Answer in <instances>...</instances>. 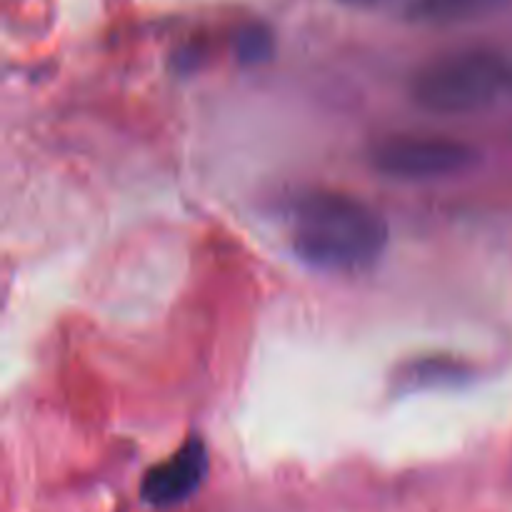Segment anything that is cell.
I'll use <instances>...</instances> for the list:
<instances>
[{"mask_svg":"<svg viewBox=\"0 0 512 512\" xmlns=\"http://www.w3.org/2000/svg\"><path fill=\"white\" fill-rule=\"evenodd\" d=\"M353 3H370V0H353Z\"/></svg>","mask_w":512,"mask_h":512,"instance_id":"obj_7","label":"cell"},{"mask_svg":"<svg viewBox=\"0 0 512 512\" xmlns=\"http://www.w3.org/2000/svg\"><path fill=\"white\" fill-rule=\"evenodd\" d=\"M505 0H413L410 18L420 23H458L493 13Z\"/></svg>","mask_w":512,"mask_h":512,"instance_id":"obj_5","label":"cell"},{"mask_svg":"<svg viewBox=\"0 0 512 512\" xmlns=\"http://www.w3.org/2000/svg\"><path fill=\"white\" fill-rule=\"evenodd\" d=\"M478 160L468 143L435 135H395L370 150L375 170L403 180H428L460 173Z\"/></svg>","mask_w":512,"mask_h":512,"instance_id":"obj_3","label":"cell"},{"mask_svg":"<svg viewBox=\"0 0 512 512\" xmlns=\"http://www.w3.org/2000/svg\"><path fill=\"white\" fill-rule=\"evenodd\" d=\"M512 90V63L498 53L470 50L428 65L415 78L413 98L430 113L465 115Z\"/></svg>","mask_w":512,"mask_h":512,"instance_id":"obj_2","label":"cell"},{"mask_svg":"<svg viewBox=\"0 0 512 512\" xmlns=\"http://www.w3.org/2000/svg\"><path fill=\"white\" fill-rule=\"evenodd\" d=\"M208 475V450L200 438H190L168 460L148 470L140 485V495L153 508H173L188 500Z\"/></svg>","mask_w":512,"mask_h":512,"instance_id":"obj_4","label":"cell"},{"mask_svg":"<svg viewBox=\"0 0 512 512\" xmlns=\"http://www.w3.org/2000/svg\"><path fill=\"white\" fill-rule=\"evenodd\" d=\"M293 248L300 260L320 270L355 273L380 258L388 225L363 200L335 190H308L288 210Z\"/></svg>","mask_w":512,"mask_h":512,"instance_id":"obj_1","label":"cell"},{"mask_svg":"<svg viewBox=\"0 0 512 512\" xmlns=\"http://www.w3.org/2000/svg\"><path fill=\"white\" fill-rule=\"evenodd\" d=\"M235 53L243 63H260L273 53V38L263 25H250L240 30L235 38Z\"/></svg>","mask_w":512,"mask_h":512,"instance_id":"obj_6","label":"cell"}]
</instances>
